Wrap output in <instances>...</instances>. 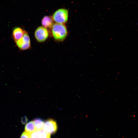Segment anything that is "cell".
Segmentation results:
<instances>
[{"label":"cell","mask_w":138,"mask_h":138,"mask_svg":"<svg viewBox=\"0 0 138 138\" xmlns=\"http://www.w3.org/2000/svg\"><path fill=\"white\" fill-rule=\"evenodd\" d=\"M51 29L52 36L56 41L62 42L66 38L67 31L64 24L54 23Z\"/></svg>","instance_id":"1"},{"label":"cell","mask_w":138,"mask_h":138,"mask_svg":"<svg viewBox=\"0 0 138 138\" xmlns=\"http://www.w3.org/2000/svg\"><path fill=\"white\" fill-rule=\"evenodd\" d=\"M52 18L56 23L64 24L68 20V12L65 9H59L54 13Z\"/></svg>","instance_id":"2"},{"label":"cell","mask_w":138,"mask_h":138,"mask_svg":"<svg viewBox=\"0 0 138 138\" xmlns=\"http://www.w3.org/2000/svg\"><path fill=\"white\" fill-rule=\"evenodd\" d=\"M15 42L18 48L21 50H26L31 47L30 37L28 33L25 30L22 37Z\"/></svg>","instance_id":"3"},{"label":"cell","mask_w":138,"mask_h":138,"mask_svg":"<svg viewBox=\"0 0 138 138\" xmlns=\"http://www.w3.org/2000/svg\"><path fill=\"white\" fill-rule=\"evenodd\" d=\"M34 36L36 41L39 42L45 41L49 36V32L48 29L42 26L38 27L34 32Z\"/></svg>","instance_id":"4"},{"label":"cell","mask_w":138,"mask_h":138,"mask_svg":"<svg viewBox=\"0 0 138 138\" xmlns=\"http://www.w3.org/2000/svg\"><path fill=\"white\" fill-rule=\"evenodd\" d=\"M43 129L50 134H53L57 129L56 122L53 119H48L44 122Z\"/></svg>","instance_id":"5"},{"label":"cell","mask_w":138,"mask_h":138,"mask_svg":"<svg viewBox=\"0 0 138 138\" xmlns=\"http://www.w3.org/2000/svg\"><path fill=\"white\" fill-rule=\"evenodd\" d=\"M25 30L21 28L17 27L13 30L12 37L15 42L20 39L23 36Z\"/></svg>","instance_id":"6"},{"label":"cell","mask_w":138,"mask_h":138,"mask_svg":"<svg viewBox=\"0 0 138 138\" xmlns=\"http://www.w3.org/2000/svg\"><path fill=\"white\" fill-rule=\"evenodd\" d=\"M52 17L48 16H44L42 19L41 24L43 27L51 29L54 23Z\"/></svg>","instance_id":"7"},{"label":"cell","mask_w":138,"mask_h":138,"mask_svg":"<svg viewBox=\"0 0 138 138\" xmlns=\"http://www.w3.org/2000/svg\"><path fill=\"white\" fill-rule=\"evenodd\" d=\"M36 130H39L43 129L44 122L40 118H36L33 121Z\"/></svg>","instance_id":"8"},{"label":"cell","mask_w":138,"mask_h":138,"mask_svg":"<svg viewBox=\"0 0 138 138\" xmlns=\"http://www.w3.org/2000/svg\"><path fill=\"white\" fill-rule=\"evenodd\" d=\"M25 130L27 132L29 133H31L36 130L33 121H30L26 124Z\"/></svg>","instance_id":"9"},{"label":"cell","mask_w":138,"mask_h":138,"mask_svg":"<svg viewBox=\"0 0 138 138\" xmlns=\"http://www.w3.org/2000/svg\"><path fill=\"white\" fill-rule=\"evenodd\" d=\"M38 131V138H50V134L43 129Z\"/></svg>","instance_id":"10"},{"label":"cell","mask_w":138,"mask_h":138,"mask_svg":"<svg viewBox=\"0 0 138 138\" xmlns=\"http://www.w3.org/2000/svg\"><path fill=\"white\" fill-rule=\"evenodd\" d=\"M30 138H38V131L36 130L30 134Z\"/></svg>","instance_id":"11"},{"label":"cell","mask_w":138,"mask_h":138,"mask_svg":"<svg viewBox=\"0 0 138 138\" xmlns=\"http://www.w3.org/2000/svg\"><path fill=\"white\" fill-rule=\"evenodd\" d=\"M20 138H30L29 133L24 132L21 134Z\"/></svg>","instance_id":"12"},{"label":"cell","mask_w":138,"mask_h":138,"mask_svg":"<svg viewBox=\"0 0 138 138\" xmlns=\"http://www.w3.org/2000/svg\"><path fill=\"white\" fill-rule=\"evenodd\" d=\"M27 121V119L25 118H23L22 119L21 122L23 124H24L26 123Z\"/></svg>","instance_id":"13"}]
</instances>
